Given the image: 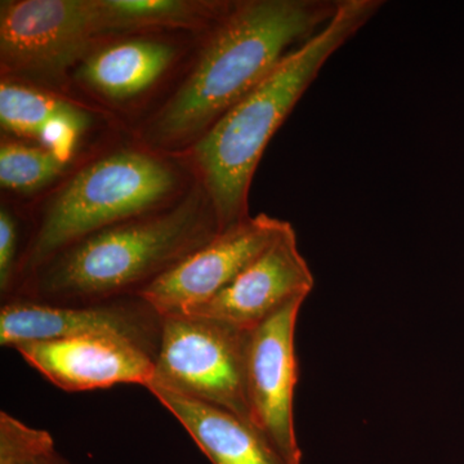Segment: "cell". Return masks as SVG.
Here are the masks:
<instances>
[{"label": "cell", "mask_w": 464, "mask_h": 464, "mask_svg": "<svg viewBox=\"0 0 464 464\" xmlns=\"http://www.w3.org/2000/svg\"><path fill=\"white\" fill-rule=\"evenodd\" d=\"M340 0H243L213 24L190 74L146 128L155 148L194 145L293 52L331 23Z\"/></svg>", "instance_id": "1"}, {"label": "cell", "mask_w": 464, "mask_h": 464, "mask_svg": "<svg viewBox=\"0 0 464 464\" xmlns=\"http://www.w3.org/2000/svg\"><path fill=\"white\" fill-rule=\"evenodd\" d=\"M219 232L199 185L177 203L66 246L39 267L11 301L69 306L137 295Z\"/></svg>", "instance_id": "2"}, {"label": "cell", "mask_w": 464, "mask_h": 464, "mask_svg": "<svg viewBox=\"0 0 464 464\" xmlns=\"http://www.w3.org/2000/svg\"><path fill=\"white\" fill-rule=\"evenodd\" d=\"M381 0H340L331 23L191 145L192 167L224 232L248 219L253 177L268 142L329 58L378 14Z\"/></svg>", "instance_id": "3"}, {"label": "cell", "mask_w": 464, "mask_h": 464, "mask_svg": "<svg viewBox=\"0 0 464 464\" xmlns=\"http://www.w3.org/2000/svg\"><path fill=\"white\" fill-rule=\"evenodd\" d=\"M179 188L181 174L176 167L160 155L141 150H119L83 168L45 207L24 253L14 295L66 246L93 232L170 206L168 201Z\"/></svg>", "instance_id": "4"}, {"label": "cell", "mask_w": 464, "mask_h": 464, "mask_svg": "<svg viewBox=\"0 0 464 464\" xmlns=\"http://www.w3.org/2000/svg\"><path fill=\"white\" fill-rule=\"evenodd\" d=\"M250 333L210 317L163 315L154 380L149 386L218 406L252 424L246 391Z\"/></svg>", "instance_id": "5"}, {"label": "cell", "mask_w": 464, "mask_h": 464, "mask_svg": "<svg viewBox=\"0 0 464 464\" xmlns=\"http://www.w3.org/2000/svg\"><path fill=\"white\" fill-rule=\"evenodd\" d=\"M101 36L96 0H7L0 5L3 74L57 82Z\"/></svg>", "instance_id": "6"}, {"label": "cell", "mask_w": 464, "mask_h": 464, "mask_svg": "<svg viewBox=\"0 0 464 464\" xmlns=\"http://www.w3.org/2000/svg\"><path fill=\"white\" fill-rule=\"evenodd\" d=\"M161 332L163 315L139 295L69 306L16 299L0 308V344L7 348L34 341L108 337L130 342L157 360Z\"/></svg>", "instance_id": "7"}, {"label": "cell", "mask_w": 464, "mask_h": 464, "mask_svg": "<svg viewBox=\"0 0 464 464\" xmlns=\"http://www.w3.org/2000/svg\"><path fill=\"white\" fill-rule=\"evenodd\" d=\"M306 297L292 299L250 333L246 391L250 422L286 464H302L295 427L298 381L295 335Z\"/></svg>", "instance_id": "8"}, {"label": "cell", "mask_w": 464, "mask_h": 464, "mask_svg": "<svg viewBox=\"0 0 464 464\" xmlns=\"http://www.w3.org/2000/svg\"><path fill=\"white\" fill-rule=\"evenodd\" d=\"M289 222L250 216L218 235L139 293L160 315L207 304L261 256Z\"/></svg>", "instance_id": "9"}, {"label": "cell", "mask_w": 464, "mask_h": 464, "mask_svg": "<svg viewBox=\"0 0 464 464\" xmlns=\"http://www.w3.org/2000/svg\"><path fill=\"white\" fill-rule=\"evenodd\" d=\"M315 285L313 271L298 248L292 225L222 292L188 315L222 320L253 331L292 299L306 297Z\"/></svg>", "instance_id": "10"}, {"label": "cell", "mask_w": 464, "mask_h": 464, "mask_svg": "<svg viewBox=\"0 0 464 464\" xmlns=\"http://www.w3.org/2000/svg\"><path fill=\"white\" fill-rule=\"evenodd\" d=\"M21 357L67 392L110 389L116 384L148 387L155 360L136 344L108 337L34 341L14 347Z\"/></svg>", "instance_id": "11"}, {"label": "cell", "mask_w": 464, "mask_h": 464, "mask_svg": "<svg viewBox=\"0 0 464 464\" xmlns=\"http://www.w3.org/2000/svg\"><path fill=\"white\" fill-rule=\"evenodd\" d=\"M148 390L182 424L210 463L286 464L255 426L231 411L155 384Z\"/></svg>", "instance_id": "12"}, {"label": "cell", "mask_w": 464, "mask_h": 464, "mask_svg": "<svg viewBox=\"0 0 464 464\" xmlns=\"http://www.w3.org/2000/svg\"><path fill=\"white\" fill-rule=\"evenodd\" d=\"M91 121V115L70 101L3 78L0 123L5 132L35 140L69 160Z\"/></svg>", "instance_id": "13"}, {"label": "cell", "mask_w": 464, "mask_h": 464, "mask_svg": "<svg viewBox=\"0 0 464 464\" xmlns=\"http://www.w3.org/2000/svg\"><path fill=\"white\" fill-rule=\"evenodd\" d=\"M174 58L176 50L169 43L151 39L115 43L85 57L76 79L105 99L124 101L157 83Z\"/></svg>", "instance_id": "14"}, {"label": "cell", "mask_w": 464, "mask_h": 464, "mask_svg": "<svg viewBox=\"0 0 464 464\" xmlns=\"http://www.w3.org/2000/svg\"><path fill=\"white\" fill-rule=\"evenodd\" d=\"M228 3L199 0H96L101 35L216 23Z\"/></svg>", "instance_id": "15"}, {"label": "cell", "mask_w": 464, "mask_h": 464, "mask_svg": "<svg viewBox=\"0 0 464 464\" xmlns=\"http://www.w3.org/2000/svg\"><path fill=\"white\" fill-rule=\"evenodd\" d=\"M66 163V159L44 146L3 140L0 185L9 191L30 194L50 185L63 172Z\"/></svg>", "instance_id": "16"}, {"label": "cell", "mask_w": 464, "mask_h": 464, "mask_svg": "<svg viewBox=\"0 0 464 464\" xmlns=\"http://www.w3.org/2000/svg\"><path fill=\"white\" fill-rule=\"evenodd\" d=\"M0 464H72L50 432L0 411Z\"/></svg>", "instance_id": "17"}, {"label": "cell", "mask_w": 464, "mask_h": 464, "mask_svg": "<svg viewBox=\"0 0 464 464\" xmlns=\"http://www.w3.org/2000/svg\"><path fill=\"white\" fill-rule=\"evenodd\" d=\"M23 253L16 217L7 208L0 210V293L3 304L14 297L20 276Z\"/></svg>", "instance_id": "18"}]
</instances>
